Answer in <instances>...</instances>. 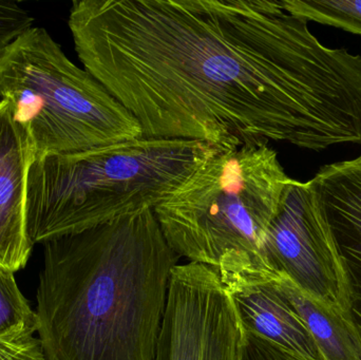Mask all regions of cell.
Listing matches in <instances>:
<instances>
[{
    "label": "cell",
    "mask_w": 361,
    "mask_h": 360,
    "mask_svg": "<svg viewBox=\"0 0 361 360\" xmlns=\"http://www.w3.org/2000/svg\"><path fill=\"white\" fill-rule=\"evenodd\" d=\"M276 280L307 323L324 360H361L355 332L347 319L314 302L284 275L276 273Z\"/></svg>",
    "instance_id": "cell-11"
},
{
    "label": "cell",
    "mask_w": 361,
    "mask_h": 360,
    "mask_svg": "<svg viewBox=\"0 0 361 360\" xmlns=\"http://www.w3.org/2000/svg\"><path fill=\"white\" fill-rule=\"evenodd\" d=\"M260 260L351 325L343 264L316 209L309 182L293 179L286 188L279 211L267 230Z\"/></svg>",
    "instance_id": "cell-7"
},
{
    "label": "cell",
    "mask_w": 361,
    "mask_h": 360,
    "mask_svg": "<svg viewBox=\"0 0 361 360\" xmlns=\"http://www.w3.org/2000/svg\"><path fill=\"white\" fill-rule=\"evenodd\" d=\"M38 279L46 360H154L171 273L154 209L47 241Z\"/></svg>",
    "instance_id": "cell-2"
},
{
    "label": "cell",
    "mask_w": 361,
    "mask_h": 360,
    "mask_svg": "<svg viewBox=\"0 0 361 360\" xmlns=\"http://www.w3.org/2000/svg\"><path fill=\"white\" fill-rule=\"evenodd\" d=\"M31 15L15 2H0V61L11 44L33 27Z\"/></svg>",
    "instance_id": "cell-14"
},
{
    "label": "cell",
    "mask_w": 361,
    "mask_h": 360,
    "mask_svg": "<svg viewBox=\"0 0 361 360\" xmlns=\"http://www.w3.org/2000/svg\"><path fill=\"white\" fill-rule=\"evenodd\" d=\"M218 147L142 137L34 161L27 186L32 244L156 209Z\"/></svg>",
    "instance_id": "cell-3"
},
{
    "label": "cell",
    "mask_w": 361,
    "mask_h": 360,
    "mask_svg": "<svg viewBox=\"0 0 361 360\" xmlns=\"http://www.w3.org/2000/svg\"><path fill=\"white\" fill-rule=\"evenodd\" d=\"M34 162L31 142L0 99V266L16 273L29 261L33 244L27 228V186Z\"/></svg>",
    "instance_id": "cell-10"
},
{
    "label": "cell",
    "mask_w": 361,
    "mask_h": 360,
    "mask_svg": "<svg viewBox=\"0 0 361 360\" xmlns=\"http://www.w3.org/2000/svg\"><path fill=\"white\" fill-rule=\"evenodd\" d=\"M245 360H307L257 334L246 331Z\"/></svg>",
    "instance_id": "cell-15"
},
{
    "label": "cell",
    "mask_w": 361,
    "mask_h": 360,
    "mask_svg": "<svg viewBox=\"0 0 361 360\" xmlns=\"http://www.w3.org/2000/svg\"><path fill=\"white\" fill-rule=\"evenodd\" d=\"M246 330L220 275L176 266L154 360H245Z\"/></svg>",
    "instance_id": "cell-6"
},
{
    "label": "cell",
    "mask_w": 361,
    "mask_h": 360,
    "mask_svg": "<svg viewBox=\"0 0 361 360\" xmlns=\"http://www.w3.org/2000/svg\"><path fill=\"white\" fill-rule=\"evenodd\" d=\"M0 360H46L35 336L0 340Z\"/></svg>",
    "instance_id": "cell-16"
},
{
    "label": "cell",
    "mask_w": 361,
    "mask_h": 360,
    "mask_svg": "<svg viewBox=\"0 0 361 360\" xmlns=\"http://www.w3.org/2000/svg\"><path fill=\"white\" fill-rule=\"evenodd\" d=\"M309 185L343 264L361 351V156L322 167Z\"/></svg>",
    "instance_id": "cell-9"
},
{
    "label": "cell",
    "mask_w": 361,
    "mask_h": 360,
    "mask_svg": "<svg viewBox=\"0 0 361 360\" xmlns=\"http://www.w3.org/2000/svg\"><path fill=\"white\" fill-rule=\"evenodd\" d=\"M216 272L233 298L246 331L307 360H324L302 317L258 257L227 256Z\"/></svg>",
    "instance_id": "cell-8"
},
{
    "label": "cell",
    "mask_w": 361,
    "mask_h": 360,
    "mask_svg": "<svg viewBox=\"0 0 361 360\" xmlns=\"http://www.w3.org/2000/svg\"><path fill=\"white\" fill-rule=\"evenodd\" d=\"M292 180L269 143L218 147L154 215L179 257L216 271L233 254L260 257Z\"/></svg>",
    "instance_id": "cell-4"
},
{
    "label": "cell",
    "mask_w": 361,
    "mask_h": 360,
    "mask_svg": "<svg viewBox=\"0 0 361 360\" xmlns=\"http://www.w3.org/2000/svg\"><path fill=\"white\" fill-rule=\"evenodd\" d=\"M293 14L361 35V0H283Z\"/></svg>",
    "instance_id": "cell-13"
},
{
    "label": "cell",
    "mask_w": 361,
    "mask_h": 360,
    "mask_svg": "<svg viewBox=\"0 0 361 360\" xmlns=\"http://www.w3.org/2000/svg\"><path fill=\"white\" fill-rule=\"evenodd\" d=\"M309 23L283 0H75L68 20L85 70L143 137L361 146V55Z\"/></svg>",
    "instance_id": "cell-1"
},
{
    "label": "cell",
    "mask_w": 361,
    "mask_h": 360,
    "mask_svg": "<svg viewBox=\"0 0 361 360\" xmlns=\"http://www.w3.org/2000/svg\"><path fill=\"white\" fill-rule=\"evenodd\" d=\"M14 274L0 266V340L37 333V315L21 293Z\"/></svg>",
    "instance_id": "cell-12"
},
{
    "label": "cell",
    "mask_w": 361,
    "mask_h": 360,
    "mask_svg": "<svg viewBox=\"0 0 361 360\" xmlns=\"http://www.w3.org/2000/svg\"><path fill=\"white\" fill-rule=\"evenodd\" d=\"M0 97L27 132L34 161L143 137L139 122L42 27H31L6 50Z\"/></svg>",
    "instance_id": "cell-5"
}]
</instances>
